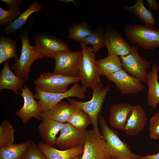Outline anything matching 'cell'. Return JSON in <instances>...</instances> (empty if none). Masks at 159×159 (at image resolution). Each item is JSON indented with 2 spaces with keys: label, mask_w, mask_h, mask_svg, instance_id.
Here are the masks:
<instances>
[{
  "label": "cell",
  "mask_w": 159,
  "mask_h": 159,
  "mask_svg": "<svg viewBox=\"0 0 159 159\" xmlns=\"http://www.w3.org/2000/svg\"><path fill=\"white\" fill-rule=\"evenodd\" d=\"M33 23L31 21L26 25L19 33L17 37L21 39L22 48L21 55L18 59H15V63L11 66V69L18 77L24 79L26 82L29 79V74L33 63L36 60L44 58V57L37 52L34 46L30 43L28 32Z\"/></svg>",
  "instance_id": "6da1fadb"
},
{
  "label": "cell",
  "mask_w": 159,
  "mask_h": 159,
  "mask_svg": "<svg viewBox=\"0 0 159 159\" xmlns=\"http://www.w3.org/2000/svg\"><path fill=\"white\" fill-rule=\"evenodd\" d=\"M124 32L131 43L146 50L159 47V29L150 24H130L125 26Z\"/></svg>",
  "instance_id": "7a4b0ae2"
},
{
  "label": "cell",
  "mask_w": 159,
  "mask_h": 159,
  "mask_svg": "<svg viewBox=\"0 0 159 159\" xmlns=\"http://www.w3.org/2000/svg\"><path fill=\"white\" fill-rule=\"evenodd\" d=\"M99 122L102 137L106 142L110 157L118 159H141L142 156L134 153L129 145L119 138L117 132L109 127L102 116L99 115Z\"/></svg>",
  "instance_id": "3957f363"
},
{
  "label": "cell",
  "mask_w": 159,
  "mask_h": 159,
  "mask_svg": "<svg viewBox=\"0 0 159 159\" xmlns=\"http://www.w3.org/2000/svg\"><path fill=\"white\" fill-rule=\"evenodd\" d=\"M92 96L91 100L82 102L71 97L67 98L69 102L76 109L81 110L90 117L93 128H98V117L107 93L110 90L108 86L103 87L100 82H98L92 89Z\"/></svg>",
  "instance_id": "277c9868"
},
{
  "label": "cell",
  "mask_w": 159,
  "mask_h": 159,
  "mask_svg": "<svg viewBox=\"0 0 159 159\" xmlns=\"http://www.w3.org/2000/svg\"><path fill=\"white\" fill-rule=\"evenodd\" d=\"M80 42L82 48V57L78 77L83 86L92 89L100 81L101 75L92 48L88 47L82 42Z\"/></svg>",
  "instance_id": "5b68a950"
},
{
  "label": "cell",
  "mask_w": 159,
  "mask_h": 159,
  "mask_svg": "<svg viewBox=\"0 0 159 159\" xmlns=\"http://www.w3.org/2000/svg\"><path fill=\"white\" fill-rule=\"evenodd\" d=\"M36 93L34 95L40 107L41 113L52 108L58 102L65 98L72 97L83 100L85 97L86 88L81 86L78 82L74 83L72 87L67 91L60 93H51L42 91L34 87Z\"/></svg>",
  "instance_id": "8992f818"
},
{
  "label": "cell",
  "mask_w": 159,
  "mask_h": 159,
  "mask_svg": "<svg viewBox=\"0 0 159 159\" xmlns=\"http://www.w3.org/2000/svg\"><path fill=\"white\" fill-rule=\"evenodd\" d=\"M131 48L128 54L120 57L123 68L131 76L146 83L148 70L151 67V64L140 55L137 46L132 45Z\"/></svg>",
  "instance_id": "52a82bcc"
},
{
  "label": "cell",
  "mask_w": 159,
  "mask_h": 159,
  "mask_svg": "<svg viewBox=\"0 0 159 159\" xmlns=\"http://www.w3.org/2000/svg\"><path fill=\"white\" fill-rule=\"evenodd\" d=\"M80 81L78 77H71L52 72L41 74L34 81L36 87L44 92L60 93L67 90L68 86Z\"/></svg>",
  "instance_id": "ba28073f"
},
{
  "label": "cell",
  "mask_w": 159,
  "mask_h": 159,
  "mask_svg": "<svg viewBox=\"0 0 159 159\" xmlns=\"http://www.w3.org/2000/svg\"><path fill=\"white\" fill-rule=\"evenodd\" d=\"M110 157L99 128L87 130L81 159H109Z\"/></svg>",
  "instance_id": "9c48e42d"
},
{
  "label": "cell",
  "mask_w": 159,
  "mask_h": 159,
  "mask_svg": "<svg viewBox=\"0 0 159 159\" xmlns=\"http://www.w3.org/2000/svg\"><path fill=\"white\" fill-rule=\"evenodd\" d=\"M34 40L35 50L44 57L55 59L60 53L69 50L66 42L50 34L34 33Z\"/></svg>",
  "instance_id": "30bf717a"
},
{
  "label": "cell",
  "mask_w": 159,
  "mask_h": 159,
  "mask_svg": "<svg viewBox=\"0 0 159 159\" xmlns=\"http://www.w3.org/2000/svg\"><path fill=\"white\" fill-rule=\"evenodd\" d=\"M82 57L81 50H70L60 53L55 58V67L52 72L71 77H78Z\"/></svg>",
  "instance_id": "8fae6325"
},
{
  "label": "cell",
  "mask_w": 159,
  "mask_h": 159,
  "mask_svg": "<svg viewBox=\"0 0 159 159\" xmlns=\"http://www.w3.org/2000/svg\"><path fill=\"white\" fill-rule=\"evenodd\" d=\"M87 131L77 129L67 122L64 123L56 145L63 150L84 145Z\"/></svg>",
  "instance_id": "7c38bea8"
},
{
  "label": "cell",
  "mask_w": 159,
  "mask_h": 159,
  "mask_svg": "<svg viewBox=\"0 0 159 159\" xmlns=\"http://www.w3.org/2000/svg\"><path fill=\"white\" fill-rule=\"evenodd\" d=\"M20 94L24 99V104L21 108L16 112V115L21 119L24 125L26 124L32 118L42 120L41 112L38 101L35 99L34 95L30 89L25 84Z\"/></svg>",
  "instance_id": "4fadbf2b"
},
{
  "label": "cell",
  "mask_w": 159,
  "mask_h": 159,
  "mask_svg": "<svg viewBox=\"0 0 159 159\" xmlns=\"http://www.w3.org/2000/svg\"><path fill=\"white\" fill-rule=\"evenodd\" d=\"M106 77L114 83L115 87L123 94H137L145 88L142 82L130 75L123 69Z\"/></svg>",
  "instance_id": "5bb4252c"
},
{
  "label": "cell",
  "mask_w": 159,
  "mask_h": 159,
  "mask_svg": "<svg viewBox=\"0 0 159 159\" xmlns=\"http://www.w3.org/2000/svg\"><path fill=\"white\" fill-rule=\"evenodd\" d=\"M104 42L108 55L125 56L129 54L131 49V46L122 35L114 29L105 32Z\"/></svg>",
  "instance_id": "9a60e30c"
},
{
  "label": "cell",
  "mask_w": 159,
  "mask_h": 159,
  "mask_svg": "<svg viewBox=\"0 0 159 159\" xmlns=\"http://www.w3.org/2000/svg\"><path fill=\"white\" fill-rule=\"evenodd\" d=\"M39 125V134L43 143L47 145L53 146L56 145L58 137L64 123L48 119H43Z\"/></svg>",
  "instance_id": "2e32d148"
},
{
  "label": "cell",
  "mask_w": 159,
  "mask_h": 159,
  "mask_svg": "<svg viewBox=\"0 0 159 159\" xmlns=\"http://www.w3.org/2000/svg\"><path fill=\"white\" fill-rule=\"evenodd\" d=\"M146 122L143 109L139 105L132 106L123 131L127 135H137L143 129Z\"/></svg>",
  "instance_id": "e0dca14e"
},
{
  "label": "cell",
  "mask_w": 159,
  "mask_h": 159,
  "mask_svg": "<svg viewBox=\"0 0 159 159\" xmlns=\"http://www.w3.org/2000/svg\"><path fill=\"white\" fill-rule=\"evenodd\" d=\"M159 66L155 62L151 70L148 71L146 82L148 88L147 102L154 110L156 109L159 103Z\"/></svg>",
  "instance_id": "ac0fdd59"
},
{
  "label": "cell",
  "mask_w": 159,
  "mask_h": 159,
  "mask_svg": "<svg viewBox=\"0 0 159 159\" xmlns=\"http://www.w3.org/2000/svg\"><path fill=\"white\" fill-rule=\"evenodd\" d=\"M24 80L20 77L11 71L9 65V60L4 63L0 75V90H9L15 94H19V91L24 85Z\"/></svg>",
  "instance_id": "d6986e66"
},
{
  "label": "cell",
  "mask_w": 159,
  "mask_h": 159,
  "mask_svg": "<svg viewBox=\"0 0 159 159\" xmlns=\"http://www.w3.org/2000/svg\"><path fill=\"white\" fill-rule=\"evenodd\" d=\"M132 106L129 104L122 103L112 105L109 110V121L114 128L123 130Z\"/></svg>",
  "instance_id": "ffe728a7"
},
{
  "label": "cell",
  "mask_w": 159,
  "mask_h": 159,
  "mask_svg": "<svg viewBox=\"0 0 159 159\" xmlns=\"http://www.w3.org/2000/svg\"><path fill=\"white\" fill-rule=\"evenodd\" d=\"M75 108L71 103L62 101L49 110L41 113L43 119H48L62 122H67Z\"/></svg>",
  "instance_id": "44dd1931"
},
{
  "label": "cell",
  "mask_w": 159,
  "mask_h": 159,
  "mask_svg": "<svg viewBox=\"0 0 159 159\" xmlns=\"http://www.w3.org/2000/svg\"><path fill=\"white\" fill-rule=\"evenodd\" d=\"M38 145L47 159H71L73 157L82 155L84 150V145L73 149L60 150L46 145L40 141Z\"/></svg>",
  "instance_id": "7402d4cb"
},
{
  "label": "cell",
  "mask_w": 159,
  "mask_h": 159,
  "mask_svg": "<svg viewBox=\"0 0 159 159\" xmlns=\"http://www.w3.org/2000/svg\"><path fill=\"white\" fill-rule=\"evenodd\" d=\"M42 9V6L37 1H34L14 21L3 29V32L6 34L11 33L15 34L25 24L28 18L32 14L40 11Z\"/></svg>",
  "instance_id": "603a6c76"
},
{
  "label": "cell",
  "mask_w": 159,
  "mask_h": 159,
  "mask_svg": "<svg viewBox=\"0 0 159 159\" xmlns=\"http://www.w3.org/2000/svg\"><path fill=\"white\" fill-rule=\"evenodd\" d=\"M31 140L0 148V159H24Z\"/></svg>",
  "instance_id": "cb8c5ba5"
},
{
  "label": "cell",
  "mask_w": 159,
  "mask_h": 159,
  "mask_svg": "<svg viewBox=\"0 0 159 159\" xmlns=\"http://www.w3.org/2000/svg\"><path fill=\"white\" fill-rule=\"evenodd\" d=\"M96 63L101 75L103 76L106 77L123 69L121 58L117 55H108L96 60Z\"/></svg>",
  "instance_id": "d4e9b609"
},
{
  "label": "cell",
  "mask_w": 159,
  "mask_h": 159,
  "mask_svg": "<svg viewBox=\"0 0 159 159\" xmlns=\"http://www.w3.org/2000/svg\"><path fill=\"white\" fill-rule=\"evenodd\" d=\"M123 8L125 10L132 13L145 24L153 26L155 24L156 20L152 12L145 7L143 0H137L134 5L131 6L124 5Z\"/></svg>",
  "instance_id": "484cf974"
},
{
  "label": "cell",
  "mask_w": 159,
  "mask_h": 159,
  "mask_svg": "<svg viewBox=\"0 0 159 159\" xmlns=\"http://www.w3.org/2000/svg\"><path fill=\"white\" fill-rule=\"evenodd\" d=\"M18 59L16 41L8 35H3L0 38V64L4 63L11 58Z\"/></svg>",
  "instance_id": "4316f807"
},
{
  "label": "cell",
  "mask_w": 159,
  "mask_h": 159,
  "mask_svg": "<svg viewBox=\"0 0 159 159\" xmlns=\"http://www.w3.org/2000/svg\"><path fill=\"white\" fill-rule=\"evenodd\" d=\"M68 38L81 42L93 32L90 26L86 22L79 23L70 26L68 29Z\"/></svg>",
  "instance_id": "83f0119b"
},
{
  "label": "cell",
  "mask_w": 159,
  "mask_h": 159,
  "mask_svg": "<svg viewBox=\"0 0 159 159\" xmlns=\"http://www.w3.org/2000/svg\"><path fill=\"white\" fill-rule=\"evenodd\" d=\"M67 122L77 129L84 130H86L92 122L86 113L81 110L75 108Z\"/></svg>",
  "instance_id": "f1b7e54d"
},
{
  "label": "cell",
  "mask_w": 159,
  "mask_h": 159,
  "mask_svg": "<svg viewBox=\"0 0 159 159\" xmlns=\"http://www.w3.org/2000/svg\"><path fill=\"white\" fill-rule=\"evenodd\" d=\"M14 129L7 119L3 120L0 125V148L14 143Z\"/></svg>",
  "instance_id": "f546056e"
},
{
  "label": "cell",
  "mask_w": 159,
  "mask_h": 159,
  "mask_svg": "<svg viewBox=\"0 0 159 159\" xmlns=\"http://www.w3.org/2000/svg\"><path fill=\"white\" fill-rule=\"evenodd\" d=\"M105 32L100 28L96 29L84 39L82 42L85 44L92 45V49L95 54L105 46Z\"/></svg>",
  "instance_id": "4dcf8cb0"
},
{
  "label": "cell",
  "mask_w": 159,
  "mask_h": 159,
  "mask_svg": "<svg viewBox=\"0 0 159 159\" xmlns=\"http://www.w3.org/2000/svg\"><path fill=\"white\" fill-rule=\"evenodd\" d=\"M21 14L19 6L5 10L0 7V26L9 25L14 21Z\"/></svg>",
  "instance_id": "1f68e13d"
},
{
  "label": "cell",
  "mask_w": 159,
  "mask_h": 159,
  "mask_svg": "<svg viewBox=\"0 0 159 159\" xmlns=\"http://www.w3.org/2000/svg\"><path fill=\"white\" fill-rule=\"evenodd\" d=\"M149 137L151 139L159 138V111L155 114L149 121Z\"/></svg>",
  "instance_id": "d6a6232c"
},
{
  "label": "cell",
  "mask_w": 159,
  "mask_h": 159,
  "mask_svg": "<svg viewBox=\"0 0 159 159\" xmlns=\"http://www.w3.org/2000/svg\"><path fill=\"white\" fill-rule=\"evenodd\" d=\"M24 159H47L46 156L34 142L30 143Z\"/></svg>",
  "instance_id": "836d02e7"
},
{
  "label": "cell",
  "mask_w": 159,
  "mask_h": 159,
  "mask_svg": "<svg viewBox=\"0 0 159 159\" xmlns=\"http://www.w3.org/2000/svg\"><path fill=\"white\" fill-rule=\"evenodd\" d=\"M0 1L6 3L9 9L19 6L23 2L22 0H1Z\"/></svg>",
  "instance_id": "e575fe53"
},
{
  "label": "cell",
  "mask_w": 159,
  "mask_h": 159,
  "mask_svg": "<svg viewBox=\"0 0 159 159\" xmlns=\"http://www.w3.org/2000/svg\"><path fill=\"white\" fill-rule=\"evenodd\" d=\"M148 3L149 10H156L159 9V3L156 0H146Z\"/></svg>",
  "instance_id": "d590c367"
},
{
  "label": "cell",
  "mask_w": 159,
  "mask_h": 159,
  "mask_svg": "<svg viewBox=\"0 0 159 159\" xmlns=\"http://www.w3.org/2000/svg\"><path fill=\"white\" fill-rule=\"evenodd\" d=\"M142 158L148 159H159V150L158 152L154 154H148L145 156H142Z\"/></svg>",
  "instance_id": "8d00e7d4"
},
{
  "label": "cell",
  "mask_w": 159,
  "mask_h": 159,
  "mask_svg": "<svg viewBox=\"0 0 159 159\" xmlns=\"http://www.w3.org/2000/svg\"><path fill=\"white\" fill-rule=\"evenodd\" d=\"M82 155H79L75 156L71 159H81Z\"/></svg>",
  "instance_id": "74e56055"
},
{
  "label": "cell",
  "mask_w": 159,
  "mask_h": 159,
  "mask_svg": "<svg viewBox=\"0 0 159 159\" xmlns=\"http://www.w3.org/2000/svg\"><path fill=\"white\" fill-rule=\"evenodd\" d=\"M109 159H118L114 157H110Z\"/></svg>",
  "instance_id": "f35d334b"
},
{
  "label": "cell",
  "mask_w": 159,
  "mask_h": 159,
  "mask_svg": "<svg viewBox=\"0 0 159 159\" xmlns=\"http://www.w3.org/2000/svg\"><path fill=\"white\" fill-rule=\"evenodd\" d=\"M141 159H148L142 158H141Z\"/></svg>",
  "instance_id": "ab89813d"
}]
</instances>
